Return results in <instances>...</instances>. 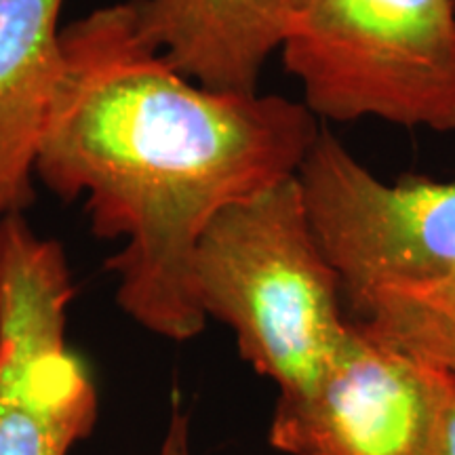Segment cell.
Listing matches in <instances>:
<instances>
[{
  "mask_svg": "<svg viewBox=\"0 0 455 455\" xmlns=\"http://www.w3.org/2000/svg\"><path fill=\"white\" fill-rule=\"evenodd\" d=\"M321 133L281 95L209 91L169 64L141 32L138 3L108 4L61 30V70L34 173L64 201L84 195L118 306L148 331L196 338L207 318L192 261L232 204L295 178Z\"/></svg>",
  "mask_w": 455,
  "mask_h": 455,
  "instance_id": "1",
  "label": "cell"
},
{
  "mask_svg": "<svg viewBox=\"0 0 455 455\" xmlns=\"http://www.w3.org/2000/svg\"><path fill=\"white\" fill-rule=\"evenodd\" d=\"M192 293L204 318L232 329L241 356L278 386V398L310 390L350 331L298 175L209 224L192 261Z\"/></svg>",
  "mask_w": 455,
  "mask_h": 455,
  "instance_id": "2",
  "label": "cell"
},
{
  "mask_svg": "<svg viewBox=\"0 0 455 455\" xmlns=\"http://www.w3.org/2000/svg\"><path fill=\"white\" fill-rule=\"evenodd\" d=\"M281 51L315 116L455 131L453 0H289Z\"/></svg>",
  "mask_w": 455,
  "mask_h": 455,
  "instance_id": "3",
  "label": "cell"
},
{
  "mask_svg": "<svg viewBox=\"0 0 455 455\" xmlns=\"http://www.w3.org/2000/svg\"><path fill=\"white\" fill-rule=\"evenodd\" d=\"M72 272L24 213L0 220V455H70L98 424L87 365L68 346Z\"/></svg>",
  "mask_w": 455,
  "mask_h": 455,
  "instance_id": "4",
  "label": "cell"
},
{
  "mask_svg": "<svg viewBox=\"0 0 455 455\" xmlns=\"http://www.w3.org/2000/svg\"><path fill=\"white\" fill-rule=\"evenodd\" d=\"M298 184L318 247L355 312L379 289L455 278V181L388 184L321 131Z\"/></svg>",
  "mask_w": 455,
  "mask_h": 455,
  "instance_id": "5",
  "label": "cell"
},
{
  "mask_svg": "<svg viewBox=\"0 0 455 455\" xmlns=\"http://www.w3.org/2000/svg\"><path fill=\"white\" fill-rule=\"evenodd\" d=\"M455 378L365 323L310 390L278 398L270 445L287 455H430Z\"/></svg>",
  "mask_w": 455,
  "mask_h": 455,
  "instance_id": "6",
  "label": "cell"
},
{
  "mask_svg": "<svg viewBox=\"0 0 455 455\" xmlns=\"http://www.w3.org/2000/svg\"><path fill=\"white\" fill-rule=\"evenodd\" d=\"M141 32L175 70L209 91L258 93L281 49L289 0H135Z\"/></svg>",
  "mask_w": 455,
  "mask_h": 455,
  "instance_id": "7",
  "label": "cell"
},
{
  "mask_svg": "<svg viewBox=\"0 0 455 455\" xmlns=\"http://www.w3.org/2000/svg\"><path fill=\"white\" fill-rule=\"evenodd\" d=\"M64 0H0V220L34 201V164L61 70Z\"/></svg>",
  "mask_w": 455,
  "mask_h": 455,
  "instance_id": "8",
  "label": "cell"
},
{
  "mask_svg": "<svg viewBox=\"0 0 455 455\" xmlns=\"http://www.w3.org/2000/svg\"><path fill=\"white\" fill-rule=\"evenodd\" d=\"M358 321L455 378V278L386 287L356 310Z\"/></svg>",
  "mask_w": 455,
  "mask_h": 455,
  "instance_id": "9",
  "label": "cell"
},
{
  "mask_svg": "<svg viewBox=\"0 0 455 455\" xmlns=\"http://www.w3.org/2000/svg\"><path fill=\"white\" fill-rule=\"evenodd\" d=\"M430 455H455V395L449 401L443 428Z\"/></svg>",
  "mask_w": 455,
  "mask_h": 455,
  "instance_id": "10",
  "label": "cell"
},
{
  "mask_svg": "<svg viewBox=\"0 0 455 455\" xmlns=\"http://www.w3.org/2000/svg\"><path fill=\"white\" fill-rule=\"evenodd\" d=\"M453 4H455V0H453Z\"/></svg>",
  "mask_w": 455,
  "mask_h": 455,
  "instance_id": "11",
  "label": "cell"
}]
</instances>
